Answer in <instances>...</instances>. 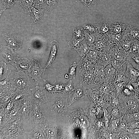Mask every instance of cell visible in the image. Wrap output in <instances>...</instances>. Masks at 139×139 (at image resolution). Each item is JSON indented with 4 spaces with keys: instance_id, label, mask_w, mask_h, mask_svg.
<instances>
[{
    "instance_id": "cell-1",
    "label": "cell",
    "mask_w": 139,
    "mask_h": 139,
    "mask_svg": "<svg viewBox=\"0 0 139 139\" xmlns=\"http://www.w3.org/2000/svg\"><path fill=\"white\" fill-rule=\"evenodd\" d=\"M24 120L20 116L16 120L8 122L0 128V139H21L24 131L22 125Z\"/></svg>"
},
{
    "instance_id": "cell-2",
    "label": "cell",
    "mask_w": 139,
    "mask_h": 139,
    "mask_svg": "<svg viewBox=\"0 0 139 139\" xmlns=\"http://www.w3.org/2000/svg\"><path fill=\"white\" fill-rule=\"evenodd\" d=\"M7 76L17 89H22L31 91V89L35 87L37 84L28 74L22 72L11 70Z\"/></svg>"
},
{
    "instance_id": "cell-3",
    "label": "cell",
    "mask_w": 139,
    "mask_h": 139,
    "mask_svg": "<svg viewBox=\"0 0 139 139\" xmlns=\"http://www.w3.org/2000/svg\"><path fill=\"white\" fill-rule=\"evenodd\" d=\"M41 104L35 101L29 113V119L34 127H42L47 121L41 109Z\"/></svg>"
},
{
    "instance_id": "cell-4",
    "label": "cell",
    "mask_w": 139,
    "mask_h": 139,
    "mask_svg": "<svg viewBox=\"0 0 139 139\" xmlns=\"http://www.w3.org/2000/svg\"><path fill=\"white\" fill-rule=\"evenodd\" d=\"M35 101L31 94L25 96L18 103L20 115L24 120L29 119V113Z\"/></svg>"
},
{
    "instance_id": "cell-5",
    "label": "cell",
    "mask_w": 139,
    "mask_h": 139,
    "mask_svg": "<svg viewBox=\"0 0 139 139\" xmlns=\"http://www.w3.org/2000/svg\"><path fill=\"white\" fill-rule=\"evenodd\" d=\"M31 63V67L28 74L35 81L37 84H38L41 77L44 75L46 69L42 68L39 60L37 58L32 59Z\"/></svg>"
},
{
    "instance_id": "cell-6",
    "label": "cell",
    "mask_w": 139,
    "mask_h": 139,
    "mask_svg": "<svg viewBox=\"0 0 139 139\" xmlns=\"http://www.w3.org/2000/svg\"><path fill=\"white\" fill-rule=\"evenodd\" d=\"M0 58L6 63L15 66V62L19 55L8 46L1 45L0 47Z\"/></svg>"
},
{
    "instance_id": "cell-7",
    "label": "cell",
    "mask_w": 139,
    "mask_h": 139,
    "mask_svg": "<svg viewBox=\"0 0 139 139\" xmlns=\"http://www.w3.org/2000/svg\"><path fill=\"white\" fill-rule=\"evenodd\" d=\"M62 97L56 98L54 103L52 106L51 111L59 115H62L67 111L69 103H67V99Z\"/></svg>"
},
{
    "instance_id": "cell-8",
    "label": "cell",
    "mask_w": 139,
    "mask_h": 139,
    "mask_svg": "<svg viewBox=\"0 0 139 139\" xmlns=\"http://www.w3.org/2000/svg\"><path fill=\"white\" fill-rule=\"evenodd\" d=\"M43 128L47 138L56 139L59 137L60 131L58 125L47 121Z\"/></svg>"
},
{
    "instance_id": "cell-9",
    "label": "cell",
    "mask_w": 139,
    "mask_h": 139,
    "mask_svg": "<svg viewBox=\"0 0 139 139\" xmlns=\"http://www.w3.org/2000/svg\"><path fill=\"white\" fill-rule=\"evenodd\" d=\"M31 95L35 100L41 104L48 101L46 90L44 87L39 86L38 84H37L35 87L31 89Z\"/></svg>"
},
{
    "instance_id": "cell-10",
    "label": "cell",
    "mask_w": 139,
    "mask_h": 139,
    "mask_svg": "<svg viewBox=\"0 0 139 139\" xmlns=\"http://www.w3.org/2000/svg\"><path fill=\"white\" fill-rule=\"evenodd\" d=\"M47 138L42 127H34L30 131H24L21 137V139H27Z\"/></svg>"
},
{
    "instance_id": "cell-11",
    "label": "cell",
    "mask_w": 139,
    "mask_h": 139,
    "mask_svg": "<svg viewBox=\"0 0 139 139\" xmlns=\"http://www.w3.org/2000/svg\"><path fill=\"white\" fill-rule=\"evenodd\" d=\"M3 35L7 42L8 46L15 50L21 49L22 41L15 34L10 33L3 34Z\"/></svg>"
},
{
    "instance_id": "cell-12",
    "label": "cell",
    "mask_w": 139,
    "mask_h": 139,
    "mask_svg": "<svg viewBox=\"0 0 139 139\" xmlns=\"http://www.w3.org/2000/svg\"><path fill=\"white\" fill-rule=\"evenodd\" d=\"M86 94V89L80 84L77 85L68 97L69 98V106L77 100L84 98Z\"/></svg>"
},
{
    "instance_id": "cell-13",
    "label": "cell",
    "mask_w": 139,
    "mask_h": 139,
    "mask_svg": "<svg viewBox=\"0 0 139 139\" xmlns=\"http://www.w3.org/2000/svg\"><path fill=\"white\" fill-rule=\"evenodd\" d=\"M32 63L28 59L18 58L15 62V67L18 72H22L28 74L31 67Z\"/></svg>"
},
{
    "instance_id": "cell-14",
    "label": "cell",
    "mask_w": 139,
    "mask_h": 139,
    "mask_svg": "<svg viewBox=\"0 0 139 139\" xmlns=\"http://www.w3.org/2000/svg\"><path fill=\"white\" fill-rule=\"evenodd\" d=\"M84 74L82 70L79 71L80 84L86 89H89L92 85L93 77V74L90 70H86Z\"/></svg>"
},
{
    "instance_id": "cell-15",
    "label": "cell",
    "mask_w": 139,
    "mask_h": 139,
    "mask_svg": "<svg viewBox=\"0 0 139 139\" xmlns=\"http://www.w3.org/2000/svg\"><path fill=\"white\" fill-rule=\"evenodd\" d=\"M125 75L132 83H134L136 81L139 77V71L134 67L130 63L128 62Z\"/></svg>"
},
{
    "instance_id": "cell-16",
    "label": "cell",
    "mask_w": 139,
    "mask_h": 139,
    "mask_svg": "<svg viewBox=\"0 0 139 139\" xmlns=\"http://www.w3.org/2000/svg\"><path fill=\"white\" fill-rule=\"evenodd\" d=\"M51 49L50 54L45 68H48L52 64L57 54L59 44L56 40H53L50 42Z\"/></svg>"
},
{
    "instance_id": "cell-17",
    "label": "cell",
    "mask_w": 139,
    "mask_h": 139,
    "mask_svg": "<svg viewBox=\"0 0 139 139\" xmlns=\"http://www.w3.org/2000/svg\"><path fill=\"white\" fill-rule=\"evenodd\" d=\"M0 88L2 91V92L5 93H13L17 90L7 76L4 80L0 81Z\"/></svg>"
},
{
    "instance_id": "cell-18",
    "label": "cell",
    "mask_w": 139,
    "mask_h": 139,
    "mask_svg": "<svg viewBox=\"0 0 139 139\" xmlns=\"http://www.w3.org/2000/svg\"><path fill=\"white\" fill-rule=\"evenodd\" d=\"M75 50L81 58L89 53L90 49L87 43L85 38L82 41L78 47Z\"/></svg>"
},
{
    "instance_id": "cell-19",
    "label": "cell",
    "mask_w": 139,
    "mask_h": 139,
    "mask_svg": "<svg viewBox=\"0 0 139 139\" xmlns=\"http://www.w3.org/2000/svg\"><path fill=\"white\" fill-rule=\"evenodd\" d=\"M13 93H0V106L1 108H5L12 99Z\"/></svg>"
},
{
    "instance_id": "cell-20",
    "label": "cell",
    "mask_w": 139,
    "mask_h": 139,
    "mask_svg": "<svg viewBox=\"0 0 139 139\" xmlns=\"http://www.w3.org/2000/svg\"><path fill=\"white\" fill-rule=\"evenodd\" d=\"M16 2L20 4L24 10L29 13L34 5V0H16Z\"/></svg>"
},
{
    "instance_id": "cell-21",
    "label": "cell",
    "mask_w": 139,
    "mask_h": 139,
    "mask_svg": "<svg viewBox=\"0 0 139 139\" xmlns=\"http://www.w3.org/2000/svg\"><path fill=\"white\" fill-rule=\"evenodd\" d=\"M104 71L105 74V79L109 81L112 79L116 74L115 69L113 67L111 64H108L105 67Z\"/></svg>"
},
{
    "instance_id": "cell-22",
    "label": "cell",
    "mask_w": 139,
    "mask_h": 139,
    "mask_svg": "<svg viewBox=\"0 0 139 139\" xmlns=\"http://www.w3.org/2000/svg\"><path fill=\"white\" fill-rule=\"evenodd\" d=\"M14 105L15 107L9 113L8 122L14 121L21 116L19 110L18 103Z\"/></svg>"
},
{
    "instance_id": "cell-23",
    "label": "cell",
    "mask_w": 139,
    "mask_h": 139,
    "mask_svg": "<svg viewBox=\"0 0 139 139\" xmlns=\"http://www.w3.org/2000/svg\"><path fill=\"white\" fill-rule=\"evenodd\" d=\"M59 2L60 0H46L43 8L49 11L58 6Z\"/></svg>"
},
{
    "instance_id": "cell-24",
    "label": "cell",
    "mask_w": 139,
    "mask_h": 139,
    "mask_svg": "<svg viewBox=\"0 0 139 139\" xmlns=\"http://www.w3.org/2000/svg\"><path fill=\"white\" fill-rule=\"evenodd\" d=\"M31 14V18L32 21L34 23L38 22L41 21L42 19L43 13L34 8L32 10Z\"/></svg>"
},
{
    "instance_id": "cell-25",
    "label": "cell",
    "mask_w": 139,
    "mask_h": 139,
    "mask_svg": "<svg viewBox=\"0 0 139 139\" xmlns=\"http://www.w3.org/2000/svg\"><path fill=\"white\" fill-rule=\"evenodd\" d=\"M110 24L107 22H103L95 25L99 33L102 34H105L109 32Z\"/></svg>"
},
{
    "instance_id": "cell-26",
    "label": "cell",
    "mask_w": 139,
    "mask_h": 139,
    "mask_svg": "<svg viewBox=\"0 0 139 139\" xmlns=\"http://www.w3.org/2000/svg\"><path fill=\"white\" fill-rule=\"evenodd\" d=\"M5 62L1 61L0 62V80H4L7 77L8 68Z\"/></svg>"
},
{
    "instance_id": "cell-27",
    "label": "cell",
    "mask_w": 139,
    "mask_h": 139,
    "mask_svg": "<svg viewBox=\"0 0 139 139\" xmlns=\"http://www.w3.org/2000/svg\"><path fill=\"white\" fill-rule=\"evenodd\" d=\"M128 34L132 39H138L139 38V29L131 25H129Z\"/></svg>"
},
{
    "instance_id": "cell-28",
    "label": "cell",
    "mask_w": 139,
    "mask_h": 139,
    "mask_svg": "<svg viewBox=\"0 0 139 139\" xmlns=\"http://www.w3.org/2000/svg\"><path fill=\"white\" fill-rule=\"evenodd\" d=\"M130 59L131 64L139 71V53H131Z\"/></svg>"
},
{
    "instance_id": "cell-29",
    "label": "cell",
    "mask_w": 139,
    "mask_h": 139,
    "mask_svg": "<svg viewBox=\"0 0 139 139\" xmlns=\"http://www.w3.org/2000/svg\"><path fill=\"white\" fill-rule=\"evenodd\" d=\"M123 116L124 115L118 118L111 119L108 128H109L112 131H114L116 132L119 124L123 119Z\"/></svg>"
},
{
    "instance_id": "cell-30",
    "label": "cell",
    "mask_w": 139,
    "mask_h": 139,
    "mask_svg": "<svg viewBox=\"0 0 139 139\" xmlns=\"http://www.w3.org/2000/svg\"><path fill=\"white\" fill-rule=\"evenodd\" d=\"M111 118V116L110 114L107 110L105 109L104 110L103 120L104 123L105 128L106 130H107L108 128Z\"/></svg>"
},
{
    "instance_id": "cell-31",
    "label": "cell",
    "mask_w": 139,
    "mask_h": 139,
    "mask_svg": "<svg viewBox=\"0 0 139 139\" xmlns=\"http://www.w3.org/2000/svg\"><path fill=\"white\" fill-rule=\"evenodd\" d=\"M109 109V111H108L111 116V119L118 118L121 117V112L118 109V108L112 106Z\"/></svg>"
},
{
    "instance_id": "cell-32",
    "label": "cell",
    "mask_w": 139,
    "mask_h": 139,
    "mask_svg": "<svg viewBox=\"0 0 139 139\" xmlns=\"http://www.w3.org/2000/svg\"><path fill=\"white\" fill-rule=\"evenodd\" d=\"M73 86L74 85L72 79H71L70 81L65 84L64 89L62 93L64 94H71L74 90Z\"/></svg>"
},
{
    "instance_id": "cell-33",
    "label": "cell",
    "mask_w": 139,
    "mask_h": 139,
    "mask_svg": "<svg viewBox=\"0 0 139 139\" xmlns=\"http://www.w3.org/2000/svg\"><path fill=\"white\" fill-rule=\"evenodd\" d=\"M130 53H139V41L137 39L133 40L129 49Z\"/></svg>"
},
{
    "instance_id": "cell-34",
    "label": "cell",
    "mask_w": 139,
    "mask_h": 139,
    "mask_svg": "<svg viewBox=\"0 0 139 139\" xmlns=\"http://www.w3.org/2000/svg\"><path fill=\"white\" fill-rule=\"evenodd\" d=\"M128 122L123 118L121 121L117 128L116 132H119L127 131L128 129Z\"/></svg>"
},
{
    "instance_id": "cell-35",
    "label": "cell",
    "mask_w": 139,
    "mask_h": 139,
    "mask_svg": "<svg viewBox=\"0 0 139 139\" xmlns=\"http://www.w3.org/2000/svg\"><path fill=\"white\" fill-rule=\"evenodd\" d=\"M79 64V63L78 64H77L76 62H74L73 64L70 66L68 74L71 79H72L73 78L75 79L76 66Z\"/></svg>"
},
{
    "instance_id": "cell-36",
    "label": "cell",
    "mask_w": 139,
    "mask_h": 139,
    "mask_svg": "<svg viewBox=\"0 0 139 139\" xmlns=\"http://www.w3.org/2000/svg\"><path fill=\"white\" fill-rule=\"evenodd\" d=\"M53 85L54 87V92L62 93L64 89L65 86V84L56 81L53 82Z\"/></svg>"
},
{
    "instance_id": "cell-37",
    "label": "cell",
    "mask_w": 139,
    "mask_h": 139,
    "mask_svg": "<svg viewBox=\"0 0 139 139\" xmlns=\"http://www.w3.org/2000/svg\"><path fill=\"white\" fill-rule=\"evenodd\" d=\"M44 84V88L46 90L48 91L49 92L51 93L54 95V88L53 84H52L48 82L46 79L43 80Z\"/></svg>"
},
{
    "instance_id": "cell-38",
    "label": "cell",
    "mask_w": 139,
    "mask_h": 139,
    "mask_svg": "<svg viewBox=\"0 0 139 139\" xmlns=\"http://www.w3.org/2000/svg\"><path fill=\"white\" fill-rule=\"evenodd\" d=\"M0 127L6 124L5 119V110L4 108H0Z\"/></svg>"
},
{
    "instance_id": "cell-39",
    "label": "cell",
    "mask_w": 139,
    "mask_h": 139,
    "mask_svg": "<svg viewBox=\"0 0 139 139\" xmlns=\"http://www.w3.org/2000/svg\"><path fill=\"white\" fill-rule=\"evenodd\" d=\"M2 4L5 8H8L12 7L14 4L16 0H2Z\"/></svg>"
},
{
    "instance_id": "cell-40",
    "label": "cell",
    "mask_w": 139,
    "mask_h": 139,
    "mask_svg": "<svg viewBox=\"0 0 139 139\" xmlns=\"http://www.w3.org/2000/svg\"><path fill=\"white\" fill-rule=\"evenodd\" d=\"M128 129L139 128V120H134L128 123Z\"/></svg>"
},
{
    "instance_id": "cell-41",
    "label": "cell",
    "mask_w": 139,
    "mask_h": 139,
    "mask_svg": "<svg viewBox=\"0 0 139 139\" xmlns=\"http://www.w3.org/2000/svg\"><path fill=\"white\" fill-rule=\"evenodd\" d=\"M127 131L133 134L134 139H139V128L128 129Z\"/></svg>"
},
{
    "instance_id": "cell-42",
    "label": "cell",
    "mask_w": 139,
    "mask_h": 139,
    "mask_svg": "<svg viewBox=\"0 0 139 139\" xmlns=\"http://www.w3.org/2000/svg\"><path fill=\"white\" fill-rule=\"evenodd\" d=\"M110 89L109 86L106 84L102 85L99 89V91L104 94H107L109 92Z\"/></svg>"
},
{
    "instance_id": "cell-43",
    "label": "cell",
    "mask_w": 139,
    "mask_h": 139,
    "mask_svg": "<svg viewBox=\"0 0 139 139\" xmlns=\"http://www.w3.org/2000/svg\"><path fill=\"white\" fill-rule=\"evenodd\" d=\"M81 123L83 126L86 128L89 126V122L86 118L84 116H81L80 117Z\"/></svg>"
},
{
    "instance_id": "cell-44",
    "label": "cell",
    "mask_w": 139,
    "mask_h": 139,
    "mask_svg": "<svg viewBox=\"0 0 139 139\" xmlns=\"http://www.w3.org/2000/svg\"><path fill=\"white\" fill-rule=\"evenodd\" d=\"M105 44L104 42L101 40H98L95 43L94 47L95 49H102L104 47Z\"/></svg>"
},
{
    "instance_id": "cell-45",
    "label": "cell",
    "mask_w": 139,
    "mask_h": 139,
    "mask_svg": "<svg viewBox=\"0 0 139 139\" xmlns=\"http://www.w3.org/2000/svg\"><path fill=\"white\" fill-rule=\"evenodd\" d=\"M15 107L13 102L11 100L7 104L6 107L5 108L6 111L9 113Z\"/></svg>"
},
{
    "instance_id": "cell-46",
    "label": "cell",
    "mask_w": 139,
    "mask_h": 139,
    "mask_svg": "<svg viewBox=\"0 0 139 139\" xmlns=\"http://www.w3.org/2000/svg\"><path fill=\"white\" fill-rule=\"evenodd\" d=\"M101 56L102 61L106 63H109L110 60V56L107 54H104L101 55Z\"/></svg>"
},
{
    "instance_id": "cell-47",
    "label": "cell",
    "mask_w": 139,
    "mask_h": 139,
    "mask_svg": "<svg viewBox=\"0 0 139 139\" xmlns=\"http://www.w3.org/2000/svg\"><path fill=\"white\" fill-rule=\"evenodd\" d=\"M114 59L118 61L123 60L124 57L122 55L117 51H115L113 54Z\"/></svg>"
},
{
    "instance_id": "cell-48",
    "label": "cell",
    "mask_w": 139,
    "mask_h": 139,
    "mask_svg": "<svg viewBox=\"0 0 139 139\" xmlns=\"http://www.w3.org/2000/svg\"><path fill=\"white\" fill-rule=\"evenodd\" d=\"M122 25L121 24L120 25V24H116V25H114L113 27V30L114 32L117 33H119L121 32L123 30L122 26H121Z\"/></svg>"
},
{
    "instance_id": "cell-49",
    "label": "cell",
    "mask_w": 139,
    "mask_h": 139,
    "mask_svg": "<svg viewBox=\"0 0 139 139\" xmlns=\"http://www.w3.org/2000/svg\"><path fill=\"white\" fill-rule=\"evenodd\" d=\"M95 124L97 127L99 129L105 128L103 119H101L97 120L96 121Z\"/></svg>"
},
{
    "instance_id": "cell-50",
    "label": "cell",
    "mask_w": 139,
    "mask_h": 139,
    "mask_svg": "<svg viewBox=\"0 0 139 139\" xmlns=\"http://www.w3.org/2000/svg\"><path fill=\"white\" fill-rule=\"evenodd\" d=\"M111 64L115 70H117L119 68L120 66V64L119 61L115 59L111 61Z\"/></svg>"
},
{
    "instance_id": "cell-51",
    "label": "cell",
    "mask_w": 139,
    "mask_h": 139,
    "mask_svg": "<svg viewBox=\"0 0 139 139\" xmlns=\"http://www.w3.org/2000/svg\"><path fill=\"white\" fill-rule=\"evenodd\" d=\"M84 27L85 28V29L87 30H88L89 31H90L91 32H92L93 31H96L95 30V28L93 26V25H91L90 24H87L85 25V26H84Z\"/></svg>"
},
{
    "instance_id": "cell-52",
    "label": "cell",
    "mask_w": 139,
    "mask_h": 139,
    "mask_svg": "<svg viewBox=\"0 0 139 139\" xmlns=\"http://www.w3.org/2000/svg\"><path fill=\"white\" fill-rule=\"evenodd\" d=\"M99 0H89L88 5L90 6L95 5L98 3Z\"/></svg>"
},
{
    "instance_id": "cell-53",
    "label": "cell",
    "mask_w": 139,
    "mask_h": 139,
    "mask_svg": "<svg viewBox=\"0 0 139 139\" xmlns=\"http://www.w3.org/2000/svg\"><path fill=\"white\" fill-rule=\"evenodd\" d=\"M126 87L128 88L130 91L134 92L135 88L132 83H129L126 85Z\"/></svg>"
},
{
    "instance_id": "cell-54",
    "label": "cell",
    "mask_w": 139,
    "mask_h": 139,
    "mask_svg": "<svg viewBox=\"0 0 139 139\" xmlns=\"http://www.w3.org/2000/svg\"><path fill=\"white\" fill-rule=\"evenodd\" d=\"M123 92L125 95H132V91L126 87L124 89Z\"/></svg>"
},
{
    "instance_id": "cell-55",
    "label": "cell",
    "mask_w": 139,
    "mask_h": 139,
    "mask_svg": "<svg viewBox=\"0 0 139 139\" xmlns=\"http://www.w3.org/2000/svg\"><path fill=\"white\" fill-rule=\"evenodd\" d=\"M134 120H139V111L133 113Z\"/></svg>"
},
{
    "instance_id": "cell-56",
    "label": "cell",
    "mask_w": 139,
    "mask_h": 139,
    "mask_svg": "<svg viewBox=\"0 0 139 139\" xmlns=\"http://www.w3.org/2000/svg\"><path fill=\"white\" fill-rule=\"evenodd\" d=\"M134 94L135 97L139 101V89H135Z\"/></svg>"
},
{
    "instance_id": "cell-57",
    "label": "cell",
    "mask_w": 139,
    "mask_h": 139,
    "mask_svg": "<svg viewBox=\"0 0 139 139\" xmlns=\"http://www.w3.org/2000/svg\"><path fill=\"white\" fill-rule=\"evenodd\" d=\"M132 83L134 86L135 89H139V80L137 81Z\"/></svg>"
},
{
    "instance_id": "cell-58",
    "label": "cell",
    "mask_w": 139,
    "mask_h": 139,
    "mask_svg": "<svg viewBox=\"0 0 139 139\" xmlns=\"http://www.w3.org/2000/svg\"><path fill=\"white\" fill-rule=\"evenodd\" d=\"M64 77L66 79H68L69 78V76L68 74H66L65 75Z\"/></svg>"
},
{
    "instance_id": "cell-59",
    "label": "cell",
    "mask_w": 139,
    "mask_h": 139,
    "mask_svg": "<svg viewBox=\"0 0 139 139\" xmlns=\"http://www.w3.org/2000/svg\"><path fill=\"white\" fill-rule=\"evenodd\" d=\"M138 41H139V38L138 39Z\"/></svg>"
}]
</instances>
